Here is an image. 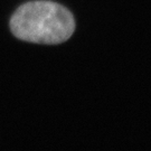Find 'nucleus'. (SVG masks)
Listing matches in <instances>:
<instances>
[{
    "mask_svg": "<svg viewBox=\"0 0 151 151\" xmlns=\"http://www.w3.org/2000/svg\"><path fill=\"white\" fill-rule=\"evenodd\" d=\"M10 30L18 39L35 44L64 43L75 30V19L66 7L50 0L22 5L10 18Z\"/></svg>",
    "mask_w": 151,
    "mask_h": 151,
    "instance_id": "1",
    "label": "nucleus"
}]
</instances>
